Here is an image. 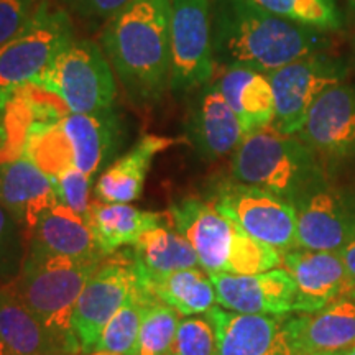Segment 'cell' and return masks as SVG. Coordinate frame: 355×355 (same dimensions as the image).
<instances>
[{
	"label": "cell",
	"instance_id": "6da1fadb",
	"mask_svg": "<svg viewBox=\"0 0 355 355\" xmlns=\"http://www.w3.org/2000/svg\"><path fill=\"white\" fill-rule=\"evenodd\" d=\"M216 66L252 68L270 74L311 53L327 51L329 33L293 24L250 0H212Z\"/></svg>",
	"mask_w": 355,
	"mask_h": 355
},
{
	"label": "cell",
	"instance_id": "7a4b0ae2",
	"mask_svg": "<svg viewBox=\"0 0 355 355\" xmlns=\"http://www.w3.org/2000/svg\"><path fill=\"white\" fill-rule=\"evenodd\" d=\"M171 2L132 0L102 32V50L137 104H155L170 89Z\"/></svg>",
	"mask_w": 355,
	"mask_h": 355
},
{
	"label": "cell",
	"instance_id": "3957f363",
	"mask_svg": "<svg viewBox=\"0 0 355 355\" xmlns=\"http://www.w3.org/2000/svg\"><path fill=\"white\" fill-rule=\"evenodd\" d=\"M101 261L28 250L21 268L7 288L37 316L48 331L79 352L71 329L74 306Z\"/></svg>",
	"mask_w": 355,
	"mask_h": 355
},
{
	"label": "cell",
	"instance_id": "277c9868",
	"mask_svg": "<svg viewBox=\"0 0 355 355\" xmlns=\"http://www.w3.org/2000/svg\"><path fill=\"white\" fill-rule=\"evenodd\" d=\"M230 170L239 183L270 191L291 204L327 176L298 135H285L272 125L245 135L232 155Z\"/></svg>",
	"mask_w": 355,
	"mask_h": 355
},
{
	"label": "cell",
	"instance_id": "5b68a950",
	"mask_svg": "<svg viewBox=\"0 0 355 355\" xmlns=\"http://www.w3.org/2000/svg\"><path fill=\"white\" fill-rule=\"evenodd\" d=\"M32 86L56 97L71 114L112 109L117 96L112 66L91 40L74 38Z\"/></svg>",
	"mask_w": 355,
	"mask_h": 355
},
{
	"label": "cell",
	"instance_id": "8992f818",
	"mask_svg": "<svg viewBox=\"0 0 355 355\" xmlns=\"http://www.w3.org/2000/svg\"><path fill=\"white\" fill-rule=\"evenodd\" d=\"M73 40L68 12L43 0L28 26L0 44V114L6 112L17 92L37 81Z\"/></svg>",
	"mask_w": 355,
	"mask_h": 355
},
{
	"label": "cell",
	"instance_id": "52a82bcc",
	"mask_svg": "<svg viewBox=\"0 0 355 355\" xmlns=\"http://www.w3.org/2000/svg\"><path fill=\"white\" fill-rule=\"evenodd\" d=\"M343 58L327 51L311 53L268 74L275 96L272 127L285 135H298L306 115L331 87L347 81Z\"/></svg>",
	"mask_w": 355,
	"mask_h": 355
},
{
	"label": "cell",
	"instance_id": "ba28073f",
	"mask_svg": "<svg viewBox=\"0 0 355 355\" xmlns=\"http://www.w3.org/2000/svg\"><path fill=\"white\" fill-rule=\"evenodd\" d=\"M298 137L334 180L355 176V84L331 87L306 115Z\"/></svg>",
	"mask_w": 355,
	"mask_h": 355
},
{
	"label": "cell",
	"instance_id": "9c48e42d",
	"mask_svg": "<svg viewBox=\"0 0 355 355\" xmlns=\"http://www.w3.org/2000/svg\"><path fill=\"white\" fill-rule=\"evenodd\" d=\"M209 201L257 241L282 254L298 248L295 206L286 199L234 180L217 184Z\"/></svg>",
	"mask_w": 355,
	"mask_h": 355
},
{
	"label": "cell",
	"instance_id": "30bf717a",
	"mask_svg": "<svg viewBox=\"0 0 355 355\" xmlns=\"http://www.w3.org/2000/svg\"><path fill=\"white\" fill-rule=\"evenodd\" d=\"M211 6L212 0L171 2L170 89L176 94L198 91L214 78Z\"/></svg>",
	"mask_w": 355,
	"mask_h": 355
},
{
	"label": "cell",
	"instance_id": "8fae6325",
	"mask_svg": "<svg viewBox=\"0 0 355 355\" xmlns=\"http://www.w3.org/2000/svg\"><path fill=\"white\" fill-rule=\"evenodd\" d=\"M139 288V277L128 250L115 252L101 261L78 298L71 319L79 352L83 355L94 352L105 324Z\"/></svg>",
	"mask_w": 355,
	"mask_h": 355
},
{
	"label": "cell",
	"instance_id": "7c38bea8",
	"mask_svg": "<svg viewBox=\"0 0 355 355\" xmlns=\"http://www.w3.org/2000/svg\"><path fill=\"white\" fill-rule=\"evenodd\" d=\"M298 248L340 252L355 237V198L329 176L311 184L293 202Z\"/></svg>",
	"mask_w": 355,
	"mask_h": 355
},
{
	"label": "cell",
	"instance_id": "4fadbf2b",
	"mask_svg": "<svg viewBox=\"0 0 355 355\" xmlns=\"http://www.w3.org/2000/svg\"><path fill=\"white\" fill-rule=\"evenodd\" d=\"M217 304L241 314L286 316L293 313L296 285L286 268L260 275L209 273Z\"/></svg>",
	"mask_w": 355,
	"mask_h": 355
},
{
	"label": "cell",
	"instance_id": "5bb4252c",
	"mask_svg": "<svg viewBox=\"0 0 355 355\" xmlns=\"http://www.w3.org/2000/svg\"><path fill=\"white\" fill-rule=\"evenodd\" d=\"M171 225L183 234L199 265L207 273H224L232 248L237 224L216 209L211 201L186 198L173 204L168 211Z\"/></svg>",
	"mask_w": 355,
	"mask_h": 355
},
{
	"label": "cell",
	"instance_id": "9a60e30c",
	"mask_svg": "<svg viewBox=\"0 0 355 355\" xmlns=\"http://www.w3.org/2000/svg\"><path fill=\"white\" fill-rule=\"evenodd\" d=\"M283 263L296 285L293 313H314L355 290L339 252L293 248Z\"/></svg>",
	"mask_w": 355,
	"mask_h": 355
},
{
	"label": "cell",
	"instance_id": "2e32d148",
	"mask_svg": "<svg viewBox=\"0 0 355 355\" xmlns=\"http://www.w3.org/2000/svg\"><path fill=\"white\" fill-rule=\"evenodd\" d=\"M295 355L343 354L355 347V290L314 313L286 318Z\"/></svg>",
	"mask_w": 355,
	"mask_h": 355
},
{
	"label": "cell",
	"instance_id": "e0dca14e",
	"mask_svg": "<svg viewBox=\"0 0 355 355\" xmlns=\"http://www.w3.org/2000/svg\"><path fill=\"white\" fill-rule=\"evenodd\" d=\"M198 91L186 123L189 144L206 162H216L234 155L245 139L241 121L220 94L216 81H211Z\"/></svg>",
	"mask_w": 355,
	"mask_h": 355
},
{
	"label": "cell",
	"instance_id": "ac0fdd59",
	"mask_svg": "<svg viewBox=\"0 0 355 355\" xmlns=\"http://www.w3.org/2000/svg\"><path fill=\"white\" fill-rule=\"evenodd\" d=\"M206 316L214 326L217 355H295L286 334V316L241 314L217 306Z\"/></svg>",
	"mask_w": 355,
	"mask_h": 355
},
{
	"label": "cell",
	"instance_id": "d6986e66",
	"mask_svg": "<svg viewBox=\"0 0 355 355\" xmlns=\"http://www.w3.org/2000/svg\"><path fill=\"white\" fill-rule=\"evenodd\" d=\"M58 202L55 181L28 158L0 162V204L24 230L25 242L40 217Z\"/></svg>",
	"mask_w": 355,
	"mask_h": 355
},
{
	"label": "cell",
	"instance_id": "ffe728a7",
	"mask_svg": "<svg viewBox=\"0 0 355 355\" xmlns=\"http://www.w3.org/2000/svg\"><path fill=\"white\" fill-rule=\"evenodd\" d=\"M58 122L71 145L74 166L89 176H94L121 146L123 128L114 107L92 114L69 112Z\"/></svg>",
	"mask_w": 355,
	"mask_h": 355
},
{
	"label": "cell",
	"instance_id": "44dd1931",
	"mask_svg": "<svg viewBox=\"0 0 355 355\" xmlns=\"http://www.w3.org/2000/svg\"><path fill=\"white\" fill-rule=\"evenodd\" d=\"M28 250L63 255L76 260L102 261L105 259L97 247L86 219L71 207L58 202L40 217L28 235Z\"/></svg>",
	"mask_w": 355,
	"mask_h": 355
},
{
	"label": "cell",
	"instance_id": "7402d4cb",
	"mask_svg": "<svg viewBox=\"0 0 355 355\" xmlns=\"http://www.w3.org/2000/svg\"><path fill=\"white\" fill-rule=\"evenodd\" d=\"M176 139L145 135L125 155L117 158L99 176L94 186V196L101 202L130 204L144 193V186L153 158L165 152Z\"/></svg>",
	"mask_w": 355,
	"mask_h": 355
},
{
	"label": "cell",
	"instance_id": "603a6c76",
	"mask_svg": "<svg viewBox=\"0 0 355 355\" xmlns=\"http://www.w3.org/2000/svg\"><path fill=\"white\" fill-rule=\"evenodd\" d=\"M74 354L7 288H0V355Z\"/></svg>",
	"mask_w": 355,
	"mask_h": 355
},
{
	"label": "cell",
	"instance_id": "cb8c5ba5",
	"mask_svg": "<svg viewBox=\"0 0 355 355\" xmlns=\"http://www.w3.org/2000/svg\"><path fill=\"white\" fill-rule=\"evenodd\" d=\"M216 84L241 121L245 135L272 125L275 96L268 74L252 68L232 66L224 68Z\"/></svg>",
	"mask_w": 355,
	"mask_h": 355
},
{
	"label": "cell",
	"instance_id": "d4e9b609",
	"mask_svg": "<svg viewBox=\"0 0 355 355\" xmlns=\"http://www.w3.org/2000/svg\"><path fill=\"white\" fill-rule=\"evenodd\" d=\"M86 222L102 255L109 257L122 247L133 245L148 230L165 224V217L130 204L101 202L96 199L89 204Z\"/></svg>",
	"mask_w": 355,
	"mask_h": 355
},
{
	"label": "cell",
	"instance_id": "484cf974",
	"mask_svg": "<svg viewBox=\"0 0 355 355\" xmlns=\"http://www.w3.org/2000/svg\"><path fill=\"white\" fill-rule=\"evenodd\" d=\"M137 277H139L140 286L157 303L170 306L183 316L206 314L217 303L216 290L209 273L198 266L159 275V277H141L137 272Z\"/></svg>",
	"mask_w": 355,
	"mask_h": 355
},
{
	"label": "cell",
	"instance_id": "4316f807",
	"mask_svg": "<svg viewBox=\"0 0 355 355\" xmlns=\"http://www.w3.org/2000/svg\"><path fill=\"white\" fill-rule=\"evenodd\" d=\"M130 247L128 254L141 277H159L199 265L193 245L171 224L148 230Z\"/></svg>",
	"mask_w": 355,
	"mask_h": 355
},
{
	"label": "cell",
	"instance_id": "83f0119b",
	"mask_svg": "<svg viewBox=\"0 0 355 355\" xmlns=\"http://www.w3.org/2000/svg\"><path fill=\"white\" fill-rule=\"evenodd\" d=\"M24 157L51 180L74 166L71 145L58 121L30 122L25 133Z\"/></svg>",
	"mask_w": 355,
	"mask_h": 355
},
{
	"label": "cell",
	"instance_id": "f1b7e54d",
	"mask_svg": "<svg viewBox=\"0 0 355 355\" xmlns=\"http://www.w3.org/2000/svg\"><path fill=\"white\" fill-rule=\"evenodd\" d=\"M157 304L146 293L139 288L130 300L110 318L102 329L94 352H110L115 355H130L135 347L141 322L146 311Z\"/></svg>",
	"mask_w": 355,
	"mask_h": 355
},
{
	"label": "cell",
	"instance_id": "f546056e",
	"mask_svg": "<svg viewBox=\"0 0 355 355\" xmlns=\"http://www.w3.org/2000/svg\"><path fill=\"white\" fill-rule=\"evenodd\" d=\"M263 10L324 33L339 32L344 17L337 0H250Z\"/></svg>",
	"mask_w": 355,
	"mask_h": 355
},
{
	"label": "cell",
	"instance_id": "4dcf8cb0",
	"mask_svg": "<svg viewBox=\"0 0 355 355\" xmlns=\"http://www.w3.org/2000/svg\"><path fill=\"white\" fill-rule=\"evenodd\" d=\"M283 263V254L268 243L250 237L237 225L232 248L224 273L260 275L278 268Z\"/></svg>",
	"mask_w": 355,
	"mask_h": 355
},
{
	"label": "cell",
	"instance_id": "1f68e13d",
	"mask_svg": "<svg viewBox=\"0 0 355 355\" xmlns=\"http://www.w3.org/2000/svg\"><path fill=\"white\" fill-rule=\"evenodd\" d=\"M180 322L178 311L163 303L153 304L146 311L130 355H168Z\"/></svg>",
	"mask_w": 355,
	"mask_h": 355
},
{
	"label": "cell",
	"instance_id": "d6a6232c",
	"mask_svg": "<svg viewBox=\"0 0 355 355\" xmlns=\"http://www.w3.org/2000/svg\"><path fill=\"white\" fill-rule=\"evenodd\" d=\"M168 355H217L216 331L211 319L207 316L183 319Z\"/></svg>",
	"mask_w": 355,
	"mask_h": 355
},
{
	"label": "cell",
	"instance_id": "836d02e7",
	"mask_svg": "<svg viewBox=\"0 0 355 355\" xmlns=\"http://www.w3.org/2000/svg\"><path fill=\"white\" fill-rule=\"evenodd\" d=\"M24 230L0 204V288L7 286L19 275L24 263Z\"/></svg>",
	"mask_w": 355,
	"mask_h": 355
},
{
	"label": "cell",
	"instance_id": "e575fe53",
	"mask_svg": "<svg viewBox=\"0 0 355 355\" xmlns=\"http://www.w3.org/2000/svg\"><path fill=\"white\" fill-rule=\"evenodd\" d=\"M53 181H55L60 202H63L64 206L71 207L74 212H78L86 219L89 204H91L89 191H91L92 176L78 170L76 166H71Z\"/></svg>",
	"mask_w": 355,
	"mask_h": 355
},
{
	"label": "cell",
	"instance_id": "d590c367",
	"mask_svg": "<svg viewBox=\"0 0 355 355\" xmlns=\"http://www.w3.org/2000/svg\"><path fill=\"white\" fill-rule=\"evenodd\" d=\"M43 0H0V44L28 26Z\"/></svg>",
	"mask_w": 355,
	"mask_h": 355
},
{
	"label": "cell",
	"instance_id": "8d00e7d4",
	"mask_svg": "<svg viewBox=\"0 0 355 355\" xmlns=\"http://www.w3.org/2000/svg\"><path fill=\"white\" fill-rule=\"evenodd\" d=\"M64 8L84 20H110L132 0H60Z\"/></svg>",
	"mask_w": 355,
	"mask_h": 355
},
{
	"label": "cell",
	"instance_id": "74e56055",
	"mask_svg": "<svg viewBox=\"0 0 355 355\" xmlns=\"http://www.w3.org/2000/svg\"><path fill=\"white\" fill-rule=\"evenodd\" d=\"M339 254L343 257L349 277L352 278V282L355 283V237L339 252Z\"/></svg>",
	"mask_w": 355,
	"mask_h": 355
},
{
	"label": "cell",
	"instance_id": "f35d334b",
	"mask_svg": "<svg viewBox=\"0 0 355 355\" xmlns=\"http://www.w3.org/2000/svg\"><path fill=\"white\" fill-rule=\"evenodd\" d=\"M345 6H347L349 15L355 19V0H345Z\"/></svg>",
	"mask_w": 355,
	"mask_h": 355
},
{
	"label": "cell",
	"instance_id": "ab89813d",
	"mask_svg": "<svg viewBox=\"0 0 355 355\" xmlns=\"http://www.w3.org/2000/svg\"><path fill=\"white\" fill-rule=\"evenodd\" d=\"M2 121H3V114H0V145H2V137H3V133H2Z\"/></svg>",
	"mask_w": 355,
	"mask_h": 355
},
{
	"label": "cell",
	"instance_id": "60d3db41",
	"mask_svg": "<svg viewBox=\"0 0 355 355\" xmlns=\"http://www.w3.org/2000/svg\"><path fill=\"white\" fill-rule=\"evenodd\" d=\"M343 355H355V347L345 350V352H343Z\"/></svg>",
	"mask_w": 355,
	"mask_h": 355
},
{
	"label": "cell",
	"instance_id": "b9f144b4",
	"mask_svg": "<svg viewBox=\"0 0 355 355\" xmlns=\"http://www.w3.org/2000/svg\"><path fill=\"white\" fill-rule=\"evenodd\" d=\"M87 355H115V354H110V352H91Z\"/></svg>",
	"mask_w": 355,
	"mask_h": 355
},
{
	"label": "cell",
	"instance_id": "7bdbcfd3",
	"mask_svg": "<svg viewBox=\"0 0 355 355\" xmlns=\"http://www.w3.org/2000/svg\"><path fill=\"white\" fill-rule=\"evenodd\" d=\"M318 355H343V354H318Z\"/></svg>",
	"mask_w": 355,
	"mask_h": 355
},
{
	"label": "cell",
	"instance_id": "ee69618b",
	"mask_svg": "<svg viewBox=\"0 0 355 355\" xmlns=\"http://www.w3.org/2000/svg\"><path fill=\"white\" fill-rule=\"evenodd\" d=\"M58 355H71V354H58Z\"/></svg>",
	"mask_w": 355,
	"mask_h": 355
}]
</instances>
